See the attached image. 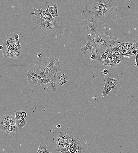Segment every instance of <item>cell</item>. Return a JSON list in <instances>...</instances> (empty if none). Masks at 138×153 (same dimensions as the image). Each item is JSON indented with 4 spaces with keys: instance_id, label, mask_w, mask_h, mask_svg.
Masks as SVG:
<instances>
[{
    "instance_id": "cell-1",
    "label": "cell",
    "mask_w": 138,
    "mask_h": 153,
    "mask_svg": "<svg viewBox=\"0 0 138 153\" xmlns=\"http://www.w3.org/2000/svg\"><path fill=\"white\" fill-rule=\"evenodd\" d=\"M86 6V17L96 27L107 23L117 10L115 0H89Z\"/></svg>"
},
{
    "instance_id": "cell-2",
    "label": "cell",
    "mask_w": 138,
    "mask_h": 153,
    "mask_svg": "<svg viewBox=\"0 0 138 153\" xmlns=\"http://www.w3.org/2000/svg\"><path fill=\"white\" fill-rule=\"evenodd\" d=\"M98 33L94 29H90L87 30L86 35L87 44L81 48L80 49L81 52L85 54L86 51H89L90 56L92 54H96L98 55V56H101V52L99 45L95 41L96 36Z\"/></svg>"
},
{
    "instance_id": "cell-3",
    "label": "cell",
    "mask_w": 138,
    "mask_h": 153,
    "mask_svg": "<svg viewBox=\"0 0 138 153\" xmlns=\"http://www.w3.org/2000/svg\"><path fill=\"white\" fill-rule=\"evenodd\" d=\"M34 29L37 33L46 36L54 35L49 27V23L41 18L35 16L33 20Z\"/></svg>"
},
{
    "instance_id": "cell-4",
    "label": "cell",
    "mask_w": 138,
    "mask_h": 153,
    "mask_svg": "<svg viewBox=\"0 0 138 153\" xmlns=\"http://www.w3.org/2000/svg\"><path fill=\"white\" fill-rule=\"evenodd\" d=\"M105 81L109 85L111 90L110 93L114 94L118 91L121 85L120 77L116 72L110 73L105 76Z\"/></svg>"
},
{
    "instance_id": "cell-5",
    "label": "cell",
    "mask_w": 138,
    "mask_h": 153,
    "mask_svg": "<svg viewBox=\"0 0 138 153\" xmlns=\"http://www.w3.org/2000/svg\"><path fill=\"white\" fill-rule=\"evenodd\" d=\"M58 58L57 56L46 58L38 60L36 63L33 68L34 71L36 74L39 75L41 78L46 72L49 66L54 61Z\"/></svg>"
},
{
    "instance_id": "cell-6",
    "label": "cell",
    "mask_w": 138,
    "mask_h": 153,
    "mask_svg": "<svg viewBox=\"0 0 138 153\" xmlns=\"http://www.w3.org/2000/svg\"><path fill=\"white\" fill-rule=\"evenodd\" d=\"M47 21L49 23L50 28L52 32L54 35H63L65 26L61 18L58 16L53 17Z\"/></svg>"
},
{
    "instance_id": "cell-7",
    "label": "cell",
    "mask_w": 138,
    "mask_h": 153,
    "mask_svg": "<svg viewBox=\"0 0 138 153\" xmlns=\"http://www.w3.org/2000/svg\"><path fill=\"white\" fill-rule=\"evenodd\" d=\"M111 32L98 33L95 39V41L99 46L101 53L106 51L109 47L111 42L110 35Z\"/></svg>"
},
{
    "instance_id": "cell-8",
    "label": "cell",
    "mask_w": 138,
    "mask_h": 153,
    "mask_svg": "<svg viewBox=\"0 0 138 153\" xmlns=\"http://www.w3.org/2000/svg\"><path fill=\"white\" fill-rule=\"evenodd\" d=\"M57 71H58V72L61 71V68L58 58L54 61L49 66L46 72L43 75L41 78H51Z\"/></svg>"
},
{
    "instance_id": "cell-9",
    "label": "cell",
    "mask_w": 138,
    "mask_h": 153,
    "mask_svg": "<svg viewBox=\"0 0 138 153\" xmlns=\"http://www.w3.org/2000/svg\"><path fill=\"white\" fill-rule=\"evenodd\" d=\"M17 34L15 32L7 35L3 39V55L4 57L7 58V54L8 48L12 45H15V36Z\"/></svg>"
},
{
    "instance_id": "cell-10",
    "label": "cell",
    "mask_w": 138,
    "mask_h": 153,
    "mask_svg": "<svg viewBox=\"0 0 138 153\" xmlns=\"http://www.w3.org/2000/svg\"><path fill=\"white\" fill-rule=\"evenodd\" d=\"M25 75L28 77V83L30 85L36 84L38 85V79L41 78L40 75H38L34 71H32L29 70L28 72L25 73Z\"/></svg>"
},
{
    "instance_id": "cell-11",
    "label": "cell",
    "mask_w": 138,
    "mask_h": 153,
    "mask_svg": "<svg viewBox=\"0 0 138 153\" xmlns=\"http://www.w3.org/2000/svg\"><path fill=\"white\" fill-rule=\"evenodd\" d=\"M68 81V77L67 75L62 72H58L57 86L59 87L66 84Z\"/></svg>"
},
{
    "instance_id": "cell-12",
    "label": "cell",
    "mask_w": 138,
    "mask_h": 153,
    "mask_svg": "<svg viewBox=\"0 0 138 153\" xmlns=\"http://www.w3.org/2000/svg\"><path fill=\"white\" fill-rule=\"evenodd\" d=\"M49 4H49L48 7L45 11L43 10V8H41L40 10H39V9H36L34 7H33V8L34 11V13H30V14L35 15L36 17L41 18L42 19L44 20L47 14L49 12Z\"/></svg>"
},
{
    "instance_id": "cell-13",
    "label": "cell",
    "mask_w": 138,
    "mask_h": 153,
    "mask_svg": "<svg viewBox=\"0 0 138 153\" xmlns=\"http://www.w3.org/2000/svg\"><path fill=\"white\" fill-rule=\"evenodd\" d=\"M58 72L57 71L55 74L52 76L50 82L48 84V87L50 90L54 92H57V74Z\"/></svg>"
},
{
    "instance_id": "cell-14",
    "label": "cell",
    "mask_w": 138,
    "mask_h": 153,
    "mask_svg": "<svg viewBox=\"0 0 138 153\" xmlns=\"http://www.w3.org/2000/svg\"><path fill=\"white\" fill-rule=\"evenodd\" d=\"M21 50L15 48L14 51L8 52L7 53V57H9L13 59H17L20 58L21 56Z\"/></svg>"
},
{
    "instance_id": "cell-15",
    "label": "cell",
    "mask_w": 138,
    "mask_h": 153,
    "mask_svg": "<svg viewBox=\"0 0 138 153\" xmlns=\"http://www.w3.org/2000/svg\"><path fill=\"white\" fill-rule=\"evenodd\" d=\"M66 134V132L63 131H62L60 132L57 137L54 138L53 140L56 141L58 145H61L65 140Z\"/></svg>"
},
{
    "instance_id": "cell-16",
    "label": "cell",
    "mask_w": 138,
    "mask_h": 153,
    "mask_svg": "<svg viewBox=\"0 0 138 153\" xmlns=\"http://www.w3.org/2000/svg\"><path fill=\"white\" fill-rule=\"evenodd\" d=\"M19 131L16 125V123L12 125H9L7 134H10L13 137L15 136L16 132Z\"/></svg>"
},
{
    "instance_id": "cell-17",
    "label": "cell",
    "mask_w": 138,
    "mask_h": 153,
    "mask_svg": "<svg viewBox=\"0 0 138 153\" xmlns=\"http://www.w3.org/2000/svg\"><path fill=\"white\" fill-rule=\"evenodd\" d=\"M27 121L26 118H21L18 120H16V125L18 130H20L26 125Z\"/></svg>"
},
{
    "instance_id": "cell-18",
    "label": "cell",
    "mask_w": 138,
    "mask_h": 153,
    "mask_svg": "<svg viewBox=\"0 0 138 153\" xmlns=\"http://www.w3.org/2000/svg\"><path fill=\"white\" fill-rule=\"evenodd\" d=\"M58 6L57 4H55L53 7H49V11L53 17L57 16L59 17L58 12Z\"/></svg>"
},
{
    "instance_id": "cell-19",
    "label": "cell",
    "mask_w": 138,
    "mask_h": 153,
    "mask_svg": "<svg viewBox=\"0 0 138 153\" xmlns=\"http://www.w3.org/2000/svg\"><path fill=\"white\" fill-rule=\"evenodd\" d=\"M111 90V89L109 85L107 83L105 82L104 87L102 90L103 94L101 95V96L102 97H107L108 94L110 93Z\"/></svg>"
},
{
    "instance_id": "cell-20",
    "label": "cell",
    "mask_w": 138,
    "mask_h": 153,
    "mask_svg": "<svg viewBox=\"0 0 138 153\" xmlns=\"http://www.w3.org/2000/svg\"><path fill=\"white\" fill-rule=\"evenodd\" d=\"M47 147L46 144L44 143H41L40 144V145L38 147V150L36 152L37 153H50L47 151Z\"/></svg>"
},
{
    "instance_id": "cell-21",
    "label": "cell",
    "mask_w": 138,
    "mask_h": 153,
    "mask_svg": "<svg viewBox=\"0 0 138 153\" xmlns=\"http://www.w3.org/2000/svg\"><path fill=\"white\" fill-rule=\"evenodd\" d=\"M74 145L76 153H81L82 152L83 147L81 144L80 142L76 140Z\"/></svg>"
},
{
    "instance_id": "cell-22",
    "label": "cell",
    "mask_w": 138,
    "mask_h": 153,
    "mask_svg": "<svg viewBox=\"0 0 138 153\" xmlns=\"http://www.w3.org/2000/svg\"><path fill=\"white\" fill-rule=\"evenodd\" d=\"M51 78H40L38 81V85H44L48 84L50 82Z\"/></svg>"
},
{
    "instance_id": "cell-23",
    "label": "cell",
    "mask_w": 138,
    "mask_h": 153,
    "mask_svg": "<svg viewBox=\"0 0 138 153\" xmlns=\"http://www.w3.org/2000/svg\"><path fill=\"white\" fill-rule=\"evenodd\" d=\"M1 129L6 133L7 132L9 125L8 123L5 121H1Z\"/></svg>"
},
{
    "instance_id": "cell-24",
    "label": "cell",
    "mask_w": 138,
    "mask_h": 153,
    "mask_svg": "<svg viewBox=\"0 0 138 153\" xmlns=\"http://www.w3.org/2000/svg\"><path fill=\"white\" fill-rule=\"evenodd\" d=\"M13 116L10 114H7L2 116L1 119V121H5L8 123L10 121Z\"/></svg>"
},
{
    "instance_id": "cell-25",
    "label": "cell",
    "mask_w": 138,
    "mask_h": 153,
    "mask_svg": "<svg viewBox=\"0 0 138 153\" xmlns=\"http://www.w3.org/2000/svg\"><path fill=\"white\" fill-rule=\"evenodd\" d=\"M20 35L16 34L15 36V48L21 49V48L19 43V36Z\"/></svg>"
},
{
    "instance_id": "cell-26",
    "label": "cell",
    "mask_w": 138,
    "mask_h": 153,
    "mask_svg": "<svg viewBox=\"0 0 138 153\" xmlns=\"http://www.w3.org/2000/svg\"><path fill=\"white\" fill-rule=\"evenodd\" d=\"M55 151H60L63 153H71L70 151L68 150L66 148L64 147L57 146Z\"/></svg>"
},
{
    "instance_id": "cell-27",
    "label": "cell",
    "mask_w": 138,
    "mask_h": 153,
    "mask_svg": "<svg viewBox=\"0 0 138 153\" xmlns=\"http://www.w3.org/2000/svg\"><path fill=\"white\" fill-rule=\"evenodd\" d=\"M23 111H18L15 112V118L17 120H18L21 118V113Z\"/></svg>"
},
{
    "instance_id": "cell-28",
    "label": "cell",
    "mask_w": 138,
    "mask_h": 153,
    "mask_svg": "<svg viewBox=\"0 0 138 153\" xmlns=\"http://www.w3.org/2000/svg\"><path fill=\"white\" fill-rule=\"evenodd\" d=\"M16 119L14 117H12L11 119L8 123L9 125H12L15 123H16Z\"/></svg>"
},
{
    "instance_id": "cell-29",
    "label": "cell",
    "mask_w": 138,
    "mask_h": 153,
    "mask_svg": "<svg viewBox=\"0 0 138 153\" xmlns=\"http://www.w3.org/2000/svg\"><path fill=\"white\" fill-rule=\"evenodd\" d=\"M15 49V45H12L10 46L8 48L7 51V53L8 52L14 51Z\"/></svg>"
},
{
    "instance_id": "cell-30",
    "label": "cell",
    "mask_w": 138,
    "mask_h": 153,
    "mask_svg": "<svg viewBox=\"0 0 138 153\" xmlns=\"http://www.w3.org/2000/svg\"><path fill=\"white\" fill-rule=\"evenodd\" d=\"M98 55L96 54H94L90 56V59L92 60H96L98 57Z\"/></svg>"
},
{
    "instance_id": "cell-31",
    "label": "cell",
    "mask_w": 138,
    "mask_h": 153,
    "mask_svg": "<svg viewBox=\"0 0 138 153\" xmlns=\"http://www.w3.org/2000/svg\"><path fill=\"white\" fill-rule=\"evenodd\" d=\"M21 116L22 118H26L27 116V114L26 112L22 111L21 112Z\"/></svg>"
},
{
    "instance_id": "cell-32",
    "label": "cell",
    "mask_w": 138,
    "mask_h": 153,
    "mask_svg": "<svg viewBox=\"0 0 138 153\" xmlns=\"http://www.w3.org/2000/svg\"><path fill=\"white\" fill-rule=\"evenodd\" d=\"M70 151L71 153H76V152L74 148V145L72 146V147L70 150Z\"/></svg>"
},
{
    "instance_id": "cell-33",
    "label": "cell",
    "mask_w": 138,
    "mask_h": 153,
    "mask_svg": "<svg viewBox=\"0 0 138 153\" xmlns=\"http://www.w3.org/2000/svg\"><path fill=\"white\" fill-rule=\"evenodd\" d=\"M136 55V56L135 58L136 64L135 65L138 66V53H137Z\"/></svg>"
},
{
    "instance_id": "cell-34",
    "label": "cell",
    "mask_w": 138,
    "mask_h": 153,
    "mask_svg": "<svg viewBox=\"0 0 138 153\" xmlns=\"http://www.w3.org/2000/svg\"><path fill=\"white\" fill-rule=\"evenodd\" d=\"M103 72L104 74L107 75L108 74L109 70L107 69H105L103 70Z\"/></svg>"
},
{
    "instance_id": "cell-35",
    "label": "cell",
    "mask_w": 138,
    "mask_h": 153,
    "mask_svg": "<svg viewBox=\"0 0 138 153\" xmlns=\"http://www.w3.org/2000/svg\"><path fill=\"white\" fill-rule=\"evenodd\" d=\"M56 127L58 128H60L61 127V125L60 124H58L56 125Z\"/></svg>"
},
{
    "instance_id": "cell-36",
    "label": "cell",
    "mask_w": 138,
    "mask_h": 153,
    "mask_svg": "<svg viewBox=\"0 0 138 153\" xmlns=\"http://www.w3.org/2000/svg\"><path fill=\"white\" fill-rule=\"evenodd\" d=\"M42 55V54L41 53H39L37 54V56L38 57H39V58H40L41 57Z\"/></svg>"
},
{
    "instance_id": "cell-37",
    "label": "cell",
    "mask_w": 138,
    "mask_h": 153,
    "mask_svg": "<svg viewBox=\"0 0 138 153\" xmlns=\"http://www.w3.org/2000/svg\"><path fill=\"white\" fill-rule=\"evenodd\" d=\"M3 49V46H0V50H2Z\"/></svg>"
},
{
    "instance_id": "cell-38",
    "label": "cell",
    "mask_w": 138,
    "mask_h": 153,
    "mask_svg": "<svg viewBox=\"0 0 138 153\" xmlns=\"http://www.w3.org/2000/svg\"><path fill=\"white\" fill-rule=\"evenodd\" d=\"M137 48L138 50V42H137Z\"/></svg>"
}]
</instances>
